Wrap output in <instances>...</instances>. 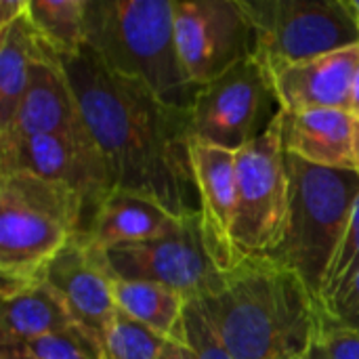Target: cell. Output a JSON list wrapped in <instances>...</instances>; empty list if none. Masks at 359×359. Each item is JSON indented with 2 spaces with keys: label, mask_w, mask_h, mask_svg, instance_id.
<instances>
[{
  "label": "cell",
  "mask_w": 359,
  "mask_h": 359,
  "mask_svg": "<svg viewBox=\"0 0 359 359\" xmlns=\"http://www.w3.org/2000/svg\"><path fill=\"white\" fill-rule=\"evenodd\" d=\"M189 151L198 189V221L202 240L215 265L229 276L240 265L233 242L238 154L196 139H191Z\"/></svg>",
  "instance_id": "7c38bea8"
},
{
  "label": "cell",
  "mask_w": 359,
  "mask_h": 359,
  "mask_svg": "<svg viewBox=\"0 0 359 359\" xmlns=\"http://www.w3.org/2000/svg\"><path fill=\"white\" fill-rule=\"evenodd\" d=\"M305 359H359V332L326 313L322 330Z\"/></svg>",
  "instance_id": "d4e9b609"
},
{
  "label": "cell",
  "mask_w": 359,
  "mask_h": 359,
  "mask_svg": "<svg viewBox=\"0 0 359 359\" xmlns=\"http://www.w3.org/2000/svg\"><path fill=\"white\" fill-rule=\"evenodd\" d=\"M86 231L84 200L32 172L0 175V294L44 282L50 263Z\"/></svg>",
  "instance_id": "3957f363"
},
{
  "label": "cell",
  "mask_w": 359,
  "mask_h": 359,
  "mask_svg": "<svg viewBox=\"0 0 359 359\" xmlns=\"http://www.w3.org/2000/svg\"><path fill=\"white\" fill-rule=\"evenodd\" d=\"M345 2H347V8H349V13L353 15L355 25H358L359 29V0H345Z\"/></svg>",
  "instance_id": "d6a6232c"
},
{
  "label": "cell",
  "mask_w": 359,
  "mask_h": 359,
  "mask_svg": "<svg viewBox=\"0 0 359 359\" xmlns=\"http://www.w3.org/2000/svg\"><path fill=\"white\" fill-rule=\"evenodd\" d=\"M86 48L168 105L191 109L198 88L179 59L172 0H86Z\"/></svg>",
  "instance_id": "277c9868"
},
{
  "label": "cell",
  "mask_w": 359,
  "mask_h": 359,
  "mask_svg": "<svg viewBox=\"0 0 359 359\" xmlns=\"http://www.w3.org/2000/svg\"><path fill=\"white\" fill-rule=\"evenodd\" d=\"M238 206L233 242L238 261L267 257L284 238L290 208V170L284 147V111L238 151Z\"/></svg>",
  "instance_id": "8992f818"
},
{
  "label": "cell",
  "mask_w": 359,
  "mask_h": 359,
  "mask_svg": "<svg viewBox=\"0 0 359 359\" xmlns=\"http://www.w3.org/2000/svg\"><path fill=\"white\" fill-rule=\"evenodd\" d=\"M111 286L116 305L122 313L147 326L170 343L187 345L185 309L189 303L179 292L162 284L122 280L116 276L111 280Z\"/></svg>",
  "instance_id": "ffe728a7"
},
{
  "label": "cell",
  "mask_w": 359,
  "mask_h": 359,
  "mask_svg": "<svg viewBox=\"0 0 359 359\" xmlns=\"http://www.w3.org/2000/svg\"><path fill=\"white\" fill-rule=\"evenodd\" d=\"M255 27V57L269 74L359 44L345 0H242Z\"/></svg>",
  "instance_id": "52a82bcc"
},
{
  "label": "cell",
  "mask_w": 359,
  "mask_h": 359,
  "mask_svg": "<svg viewBox=\"0 0 359 359\" xmlns=\"http://www.w3.org/2000/svg\"><path fill=\"white\" fill-rule=\"evenodd\" d=\"M351 114L359 116V72L355 78V86H353V97H351Z\"/></svg>",
  "instance_id": "4dcf8cb0"
},
{
  "label": "cell",
  "mask_w": 359,
  "mask_h": 359,
  "mask_svg": "<svg viewBox=\"0 0 359 359\" xmlns=\"http://www.w3.org/2000/svg\"><path fill=\"white\" fill-rule=\"evenodd\" d=\"M84 128L88 126L72 90L63 61L48 46L44 55L32 65L29 84L15 126V139L11 147L0 154V172L11 164L23 139Z\"/></svg>",
  "instance_id": "5bb4252c"
},
{
  "label": "cell",
  "mask_w": 359,
  "mask_h": 359,
  "mask_svg": "<svg viewBox=\"0 0 359 359\" xmlns=\"http://www.w3.org/2000/svg\"><path fill=\"white\" fill-rule=\"evenodd\" d=\"M278 111L271 74L257 57H248L198 88L191 105V137L238 154L269 128Z\"/></svg>",
  "instance_id": "ba28073f"
},
{
  "label": "cell",
  "mask_w": 359,
  "mask_h": 359,
  "mask_svg": "<svg viewBox=\"0 0 359 359\" xmlns=\"http://www.w3.org/2000/svg\"><path fill=\"white\" fill-rule=\"evenodd\" d=\"M27 15L61 59H72L86 48V0H29Z\"/></svg>",
  "instance_id": "44dd1931"
},
{
  "label": "cell",
  "mask_w": 359,
  "mask_h": 359,
  "mask_svg": "<svg viewBox=\"0 0 359 359\" xmlns=\"http://www.w3.org/2000/svg\"><path fill=\"white\" fill-rule=\"evenodd\" d=\"M196 303L231 359H305L326 318L309 286L265 257L242 261L219 294Z\"/></svg>",
  "instance_id": "7a4b0ae2"
},
{
  "label": "cell",
  "mask_w": 359,
  "mask_h": 359,
  "mask_svg": "<svg viewBox=\"0 0 359 359\" xmlns=\"http://www.w3.org/2000/svg\"><path fill=\"white\" fill-rule=\"evenodd\" d=\"M114 273L105 252L74 240L46 269L44 282L57 290L78 328L101 341L103 330L120 311L111 286Z\"/></svg>",
  "instance_id": "4fadbf2b"
},
{
  "label": "cell",
  "mask_w": 359,
  "mask_h": 359,
  "mask_svg": "<svg viewBox=\"0 0 359 359\" xmlns=\"http://www.w3.org/2000/svg\"><path fill=\"white\" fill-rule=\"evenodd\" d=\"M0 359H32L23 345H0Z\"/></svg>",
  "instance_id": "f546056e"
},
{
  "label": "cell",
  "mask_w": 359,
  "mask_h": 359,
  "mask_svg": "<svg viewBox=\"0 0 359 359\" xmlns=\"http://www.w3.org/2000/svg\"><path fill=\"white\" fill-rule=\"evenodd\" d=\"M61 61L114 185L179 219L196 217L191 109L168 105L143 82L107 69L88 48Z\"/></svg>",
  "instance_id": "6da1fadb"
},
{
  "label": "cell",
  "mask_w": 359,
  "mask_h": 359,
  "mask_svg": "<svg viewBox=\"0 0 359 359\" xmlns=\"http://www.w3.org/2000/svg\"><path fill=\"white\" fill-rule=\"evenodd\" d=\"M32 172L74 189L86 206V227L103 200L116 189L103 151L88 128L23 139L11 164L0 172Z\"/></svg>",
  "instance_id": "8fae6325"
},
{
  "label": "cell",
  "mask_w": 359,
  "mask_h": 359,
  "mask_svg": "<svg viewBox=\"0 0 359 359\" xmlns=\"http://www.w3.org/2000/svg\"><path fill=\"white\" fill-rule=\"evenodd\" d=\"M160 359H196L194 351L189 349V345H181V343H170L168 349L164 351V355Z\"/></svg>",
  "instance_id": "f1b7e54d"
},
{
  "label": "cell",
  "mask_w": 359,
  "mask_h": 359,
  "mask_svg": "<svg viewBox=\"0 0 359 359\" xmlns=\"http://www.w3.org/2000/svg\"><path fill=\"white\" fill-rule=\"evenodd\" d=\"M185 330H187V345L194 351L196 359H231L229 353L223 349L221 341L217 339L212 326L208 324V318L202 311L200 303L187 305Z\"/></svg>",
  "instance_id": "484cf974"
},
{
  "label": "cell",
  "mask_w": 359,
  "mask_h": 359,
  "mask_svg": "<svg viewBox=\"0 0 359 359\" xmlns=\"http://www.w3.org/2000/svg\"><path fill=\"white\" fill-rule=\"evenodd\" d=\"M358 72L359 44L288 65L271 74L280 109L286 114L307 109L351 111Z\"/></svg>",
  "instance_id": "9a60e30c"
},
{
  "label": "cell",
  "mask_w": 359,
  "mask_h": 359,
  "mask_svg": "<svg viewBox=\"0 0 359 359\" xmlns=\"http://www.w3.org/2000/svg\"><path fill=\"white\" fill-rule=\"evenodd\" d=\"M175 40L187 80L202 88L255 57V27L242 0H172Z\"/></svg>",
  "instance_id": "30bf717a"
},
{
  "label": "cell",
  "mask_w": 359,
  "mask_h": 359,
  "mask_svg": "<svg viewBox=\"0 0 359 359\" xmlns=\"http://www.w3.org/2000/svg\"><path fill=\"white\" fill-rule=\"evenodd\" d=\"M288 170L286 231L278 248L265 259L294 271L320 299L324 278L359 196V175L355 170L313 166L290 154Z\"/></svg>",
  "instance_id": "5b68a950"
},
{
  "label": "cell",
  "mask_w": 359,
  "mask_h": 359,
  "mask_svg": "<svg viewBox=\"0 0 359 359\" xmlns=\"http://www.w3.org/2000/svg\"><path fill=\"white\" fill-rule=\"evenodd\" d=\"M326 313L330 318H334L339 324L359 332V273L353 280V284L349 286V290L343 294V299Z\"/></svg>",
  "instance_id": "4316f807"
},
{
  "label": "cell",
  "mask_w": 359,
  "mask_h": 359,
  "mask_svg": "<svg viewBox=\"0 0 359 359\" xmlns=\"http://www.w3.org/2000/svg\"><path fill=\"white\" fill-rule=\"evenodd\" d=\"M355 116L345 109H307L297 114L284 111V147L286 154L307 164L355 170L353 156Z\"/></svg>",
  "instance_id": "e0dca14e"
},
{
  "label": "cell",
  "mask_w": 359,
  "mask_h": 359,
  "mask_svg": "<svg viewBox=\"0 0 359 359\" xmlns=\"http://www.w3.org/2000/svg\"><path fill=\"white\" fill-rule=\"evenodd\" d=\"M32 359H101V345L82 328L23 345Z\"/></svg>",
  "instance_id": "cb8c5ba5"
},
{
  "label": "cell",
  "mask_w": 359,
  "mask_h": 359,
  "mask_svg": "<svg viewBox=\"0 0 359 359\" xmlns=\"http://www.w3.org/2000/svg\"><path fill=\"white\" fill-rule=\"evenodd\" d=\"M185 219L175 217L164 206L143 196L114 189L90 219L84 242L101 252L118 246L158 240L181 227Z\"/></svg>",
  "instance_id": "2e32d148"
},
{
  "label": "cell",
  "mask_w": 359,
  "mask_h": 359,
  "mask_svg": "<svg viewBox=\"0 0 359 359\" xmlns=\"http://www.w3.org/2000/svg\"><path fill=\"white\" fill-rule=\"evenodd\" d=\"M74 328L67 305L46 282L2 299L0 345H29Z\"/></svg>",
  "instance_id": "d6986e66"
},
{
  "label": "cell",
  "mask_w": 359,
  "mask_h": 359,
  "mask_svg": "<svg viewBox=\"0 0 359 359\" xmlns=\"http://www.w3.org/2000/svg\"><path fill=\"white\" fill-rule=\"evenodd\" d=\"M101 359H160L170 341L118 311L101 334Z\"/></svg>",
  "instance_id": "7402d4cb"
},
{
  "label": "cell",
  "mask_w": 359,
  "mask_h": 359,
  "mask_svg": "<svg viewBox=\"0 0 359 359\" xmlns=\"http://www.w3.org/2000/svg\"><path fill=\"white\" fill-rule=\"evenodd\" d=\"M353 156H355V172L359 175V116H355V139H353Z\"/></svg>",
  "instance_id": "1f68e13d"
},
{
  "label": "cell",
  "mask_w": 359,
  "mask_h": 359,
  "mask_svg": "<svg viewBox=\"0 0 359 359\" xmlns=\"http://www.w3.org/2000/svg\"><path fill=\"white\" fill-rule=\"evenodd\" d=\"M29 11V0H0V32L11 27Z\"/></svg>",
  "instance_id": "83f0119b"
},
{
  "label": "cell",
  "mask_w": 359,
  "mask_h": 359,
  "mask_svg": "<svg viewBox=\"0 0 359 359\" xmlns=\"http://www.w3.org/2000/svg\"><path fill=\"white\" fill-rule=\"evenodd\" d=\"M359 273V196L351 212V219L347 223V229L341 238V244L332 257V263L328 267V273L324 278L322 286V307L328 311L332 309L343 294L349 290L353 280Z\"/></svg>",
  "instance_id": "603a6c76"
},
{
  "label": "cell",
  "mask_w": 359,
  "mask_h": 359,
  "mask_svg": "<svg viewBox=\"0 0 359 359\" xmlns=\"http://www.w3.org/2000/svg\"><path fill=\"white\" fill-rule=\"evenodd\" d=\"M46 48L48 44L40 38L27 13L0 32V154L6 151L15 139L32 65Z\"/></svg>",
  "instance_id": "ac0fdd59"
},
{
  "label": "cell",
  "mask_w": 359,
  "mask_h": 359,
  "mask_svg": "<svg viewBox=\"0 0 359 359\" xmlns=\"http://www.w3.org/2000/svg\"><path fill=\"white\" fill-rule=\"evenodd\" d=\"M105 259L116 278L162 284L187 303L210 299L227 284V276L204 246L198 215L158 240L111 248Z\"/></svg>",
  "instance_id": "9c48e42d"
}]
</instances>
